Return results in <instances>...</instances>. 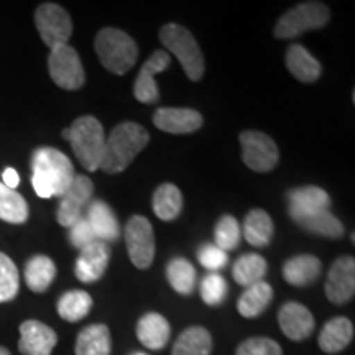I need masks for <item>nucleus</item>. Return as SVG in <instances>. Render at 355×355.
<instances>
[{
    "instance_id": "5701e85b",
    "label": "nucleus",
    "mask_w": 355,
    "mask_h": 355,
    "mask_svg": "<svg viewBox=\"0 0 355 355\" xmlns=\"http://www.w3.org/2000/svg\"><path fill=\"white\" fill-rule=\"evenodd\" d=\"M286 66L301 83H314L321 76V63L306 50L303 44H291L286 51Z\"/></svg>"
},
{
    "instance_id": "2f4dec72",
    "label": "nucleus",
    "mask_w": 355,
    "mask_h": 355,
    "mask_svg": "<svg viewBox=\"0 0 355 355\" xmlns=\"http://www.w3.org/2000/svg\"><path fill=\"white\" fill-rule=\"evenodd\" d=\"M92 308L91 295L83 290H73L64 293L60 300H58L56 309L61 319L68 322H78L89 314Z\"/></svg>"
},
{
    "instance_id": "f8f14e48",
    "label": "nucleus",
    "mask_w": 355,
    "mask_h": 355,
    "mask_svg": "<svg viewBox=\"0 0 355 355\" xmlns=\"http://www.w3.org/2000/svg\"><path fill=\"white\" fill-rule=\"evenodd\" d=\"M355 293V260L345 255L331 265L326 279V296L332 304L349 303Z\"/></svg>"
},
{
    "instance_id": "a19ab883",
    "label": "nucleus",
    "mask_w": 355,
    "mask_h": 355,
    "mask_svg": "<svg viewBox=\"0 0 355 355\" xmlns=\"http://www.w3.org/2000/svg\"><path fill=\"white\" fill-rule=\"evenodd\" d=\"M3 186H7L8 189H17V186L20 184V175L17 173V170H13V168H7L6 171H3Z\"/></svg>"
},
{
    "instance_id": "58836bf2",
    "label": "nucleus",
    "mask_w": 355,
    "mask_h": 355,
    "mask_svg": "<svg viewBox=\"0 0 355 355\" xmlns=\"http://www.w3.org/2000/svg\"><path fill=\"white\" fill-rule=\"evenodd\" d=\"M198 259L204 268L211 270V273H214L216 270H220L222 266L227 263V252L220 250L216 243H206V245L199 248Z\"/></svg>"
},
{
    "instance_id": "ddd939ff",
    "label": "nucleus",
    "mask_w": 355,
    "mask_h": 355,
    "mask_svg": "<svg viewBox=\"0 0 355 355\" xmlns=\"http://www.w3.org/2000/svg\"><path fill=\"white\" fill-rule=\"evenodd\" d=\"M170 63L171 58L165 50H157L145 61L139 76L135 79V86H133V96H135L137 101L144 102V104H153L159 99V91L155 76L168 69Z\"/></svg>"
},
{
    "instance_id": "1a4fd4ad",
    "label": "nucleus",
    "mask_w": 355,
    "mask_h": 355,
    "mask_svg": "<svg viewBox=\"0 0 355 355\" xmlns=\"http://www.w3.org/2000/svg\"><path fill=\"white\" fill-rule=\"evenodd\" d=\"M243 163L257 173H268L278 165L279 152L273 139L263 132L245 130L239 137Z\"/></svg>"
},
{
    "instance_id": "f03ea898",
    "label": "nucleus",
    "mask_w": 355,
    "mask_h": 355,
    "mask_svg": "<svg viewBox=\"0 0 355 355\" xmlns=\"http://www.w3.org/2000/svg\"><path fill=\"white\" fill-rule=\"evenodd\" d=\"M150 135L144 127L135 122H123L110 132L105 139L101 170L109 175L122 173L148 145Z\"/></svg>"
},
{
    "instance_id": "473e14b6",
    "label": "nucleus",
    "mask_w": 355,
    "mask_h": 355,
    "mask_svg": "<svg viewBox=\"0 0 355 355\" xmlns=\"http://www.w3.org/2000/svg\"><path fill=\"white\" fill-rule=\"evenodd\" d=\"M0 219L8 224H24L28 219V204L15 189H8L0 181Z\"/></svg>"
},
{
    "instance_id": "4be33fe9",
    "label": "nucleus",
    "mask_w": 355,
    "mask_h": 355,
    "mask_svg": "<svg viewBox=\"0 0 355 355\" xmlns=\"http://www.w3.org/2000/svg\"><path fill=\"white\" fill-rule=\"evenodd\" d=\"M322 265L314 255H296L283 265V278L291 286H308L321 275Z\"/></svg>"
},
{
    "instance_id": "7ed1b4c3",
    "label": "nucleus",
    "mask_w": 355,
    "mask_h": 355,
    "mask_svg": "<svg viewBox=\"0 0 355 355\" xmlns=\"http://www.w3.org/2000/svg\"><path fill=\"white\" fill-rule=\"evenodd\" d=\"M94 48L102 66L117 76L130 71L139 58L135 40L119 28L101 30L96 35Z\"/></svg>"
},
{
    "instance_id": "423d86ee",
    "label": "nucleus",
    "mask_w": 355,
    "mask_h": 355,
    "mask_svg": "<svg viewBox=\"0 0 355 355\" xmlns=\"http://www.w3.org/2000/svg\"><path fill=\"white\" fill-rule=\"evenodd\" d=\"M331 19L329 8L322 2H303L290 8L279 17L275 26V37L278 40L296 38L309 30H318L327 25Z\"/></svg>"
},
{
    "instance_id": "b1692460",
    "label": "nucleus",
    "mask_w": 355,
    "mask_h": 355,
    "mask_svg": "<svg viewBox=\"0 0 355 355\" xmlns=\"http://www.w3.org/2000/svg\"><path fill=\"white\" fill-rule=\"evenodd\" d=\"M112 340L105 324H91L79 332L76 340V355H110Z\"/></svg>"
},
{
    "instance_id": "4468645a",
    "label": "nucleus",
    "mask_w": 355,
    "mask_h": 355,
    "mask_svg": "<svg viewBox=\"0 0 355 355\" xmlns=\"http://www.w3.org/2000/svg\"><path fill=\"white\" fill-rule=\"evenodd\" d=\"M278 324L279 329L290 340H304L313 334L314 316L306 306L296 303V301H288L278 311Z\"/></svg>"
},
{
    "instance_id": "6e6552de",
    "label": "nucleus",
    "mask_w": 355,
    "mask_h": 355,
    "mask_svg": "<svg viewBox=\"0 0 355 355\" xmlns=\"http://www.w3.org/2000/svg\"><path fill=\"white\" fill-rule=\"evenodd\" d=\"M35 25L40 38L50 50L60 44H68L73 35V20L69 13L58 3H42L35 12Z\"/></svg>"
},
{
    "instance_id": "0eeeda50",
    "label": "nucleus",
    "mask_w": 355,
    "mask_h": 355,
    "mask_svg": "<svg viewBox=\"0 0 355 355\" xmlns=\"http://www.w3.org/2000/svg\"><path fill=\"white\" fill-rule=\"evenodd\" d=\"M48 71L53 83L66 91H78L86 83L81 58L69 44L53 48L48 56Z\"/></svg>"
},
{
    "instance_id": "a211bd4d",
    "label": "nucleus",
    "mask_w": 355,
    "mask_h": 355,
    "mask_svg": "<svg viewBox=\"0 0 355 355\" xmlns=\"http://www.w3.org/2000/svg\"><path fill=\"white\" fill-rule=\"evenodd\" d=\"M290 216L296 224L311 234L322 235V237L327 239H340L344 235L343 222L337 219L334 214H331L329 209L306 212L290 211Z\"/></svg>"
},
{
    "instance_id": "9b49d317",
    "label": "nucleus",
    "mask_w": 355,
    "mask_h": 355,
    "mask_svg": "<svg viewBox=\"0 0 355 355\" xmlns=\"http://www.w3.org/2000/svg\"><path fill=\"white\" fill-rule=\"evenodd\" d=\"M92 193H94V184L87 176H74L68 191L60 198V206L56 211L58 224L69 229L74 222L81 219L84 209L91 202Z\"/></svg>"
},
{
    "instance_id": "9d476101",
    "label": "nucleus",
    "mask_w": 355,
    "mask_h": 355,
    "mask_svg": "<svg viewBox=\"0 0 355 355\" xmlns=\"http://www.w3.org/2000/svg\"><path fill=\"white\" fill-rule=\"evenodd\" d=\"M125 243L132 263L139 270L150 268L155 259L152 222L144 216H132L125 225Z\"/></svg>"
},
{
    "instance_id": "bb28decb",
    "label": "nucleus",
    "mask_w": 355,
    "mask_h": 355,
    "mask_svg": "<svg viewBox=\"0 0 355 355\" xmlns=\"http://www.w3.org/2000/svg\"><path fill=\"white\" fill-rule=\"evenodd\" d=\"M212 336L201 326L188 327L173 345L171 355H211Z\"/></svg>"
},
{
    "instance_id": "37998d69",
    "label": "nucleus",
    "mask_w": 355,
    "mask_h": 355,
    "mask_svg": "<svg viewBox=\"0 0 355 355\" xmlns=\"http://www.w3.org/2000/svg\"><path fill=\"white\" fill-rule=\"evenodd\" d=\"M132 355H146V354H140V352H139V354H132Z\"/></svg>"
},
{
    "instance_id": "72a5a7b5",
    "label": "nucleus",
    "mask_w": 355,
    "mask_h": 355,
    "mask_svg": "<svg viewBox=\"0 0 355 355\" xmlns=\"http://www.w3.org/2000/svg\"><path fill=\"white\" fill-rule=\"evenodd\" d=\"M166 278L173 290L180 295L188 296L196 285V270L186 259H173L166 266Z\"/></svg>"
},
{
    "instance_id": "cd10ccee",
    "label": "nucleus",
    "mask_w": 355,
    "mask_h": 355,
    "mask_svg": "<svg viewBox=\"0 0 355 355\" xmlns=\"http://www.w3.org/2000/svg\"><path fill=\"white\" fill-rule=\"evenodd\" d=\"M243 237L254 247H266L273 237V220L263 209H252L243 220Z\"/></svg>"
},
{
    "instance_id": "ea45409f",
    "label": "nucleus",
    "mask_w": 355,
    "mask_h": 355,
    "mask_svg": "<svg viewBox=\"0 0 355 355\" xmlns=\"http://www.w3.org/2000/svg\"><path fill=\"white\" fill-rule=\"evenodd\" d=\"M96 241V235L92 232L91 225H89V222L84 216L69 227V242L76 248H79V250H83L84 247H87L89 243Z\"/></svg>"
},
{
    "instance_id": "79ce46f5",
    "label": "nucleus",
    "mask_w": 355,
    "mask_h": 355,
    "mask_svg": "<svg viewBox=\"0 0 355 355\" xmlns=\"http://www.w3.org/2000/svg\"><path fill=\"white\" fill-rule=\"evenodd\" d=\"M0 355H12L10 352H8V349H6V347H2V345H0Z\"/></svg>"
},
{
    "instance_id": "c85d7f7f",
    "label": "nucleus",
    "mask_w": 355,
    "mask_h": 355,
    "mask_svg": "<svg viewBox=\"0 0 355 355\" xmlns=\"http://www.w3.org/2000/svg\"><path fill=\"white\" fill-rule=\"evenodd\" d=\"M288 201H290L288 211L296 212L329 209L331 206L329 194L318 186H303V188L291 189L288 194Z\"/></svg>"
},
{
    "instance_id": "7c9ffc66",
    "label": "nucleus",
    "mask_w": 355,
    "mask_h": 355,
    "mask_svg": "<svg viewBox=\"0 0 355 355\" xmlns=\"http://www.w3.org/2000/svg\"><path fill=\"white\" fill-rule=\"evenodd\" d=\"M266 270H268V265H266L263 257L257 254H247L235 261L232 277L237 285L247 288L259 282H263Z\"/></svg>"
},
{
    "instance_id": "6ab92c4d",
    "label": "nucleus",
    "mask_w": 355,
    "mask_h": 355,
    "mask_svg": "<svg viewBox=\"0 0 355 355\" xmlns=\"http://www.w3.org/2000/svg\"><path fill=\"white\" fill-rule=\"evenodd\" d=\"M86 220L91 225L97 241L109 243L115 242L121 235V225H119L117 217L114 211L110 209L109 204L104 201H92L89 202L86 211Z\"/></svg>"
},
{
    "instance_id": "c756f323",
    "label": "nucleus",
    "mask_w": 355,
    "mask_h": 355,
    "mask_svg": "<svg viewBox=\"0 0 355 355\" xmlns=\"http://www.w3.org/2000/svg\"><path fill=\"white\" fill-rule=\"evenodd\" d=\"M152 206L158 219L173 220L181 214V209H183V194L178 186L165 183L158 186L155 191Z\"/></svg>"
},
{
    "instance_id": "4c0bfd02",
    "label": "nucleus",
    "mask_w": 355,
    "mask_h": 355,
    "mask_svg": "<svg viewBox=\"0 0 355 355\" xmlns=\"http://www.w3.org/2000/svg\"><path fill=\"white\" fill-rule=\"evenodd\" d=\"M235 355H283L277 340L268 337H250L235 350Z\"/></svg>"
},
{
    "instance_id": "20e7f679",
    "label": "nucleus",
    "mask_w": 355,
    "mask_h": 355,
    "mask_svg": "<svg viewBox=\"0 0 355 355\" xmlns=\"http://www.w3.org/2000/svg\"><path fill=\"white\" fill-rule=\"evenodd\" d=\"M68 130V140L78 162L87 171L99 170L105 146V135L102 123L92 115H84V117L76 119Z\"/></svg>"
},
{
    "instance_id": "39448f33",
    "label": "nucleus",
    "mask_w": 355,
    "mask_h": 355,
    "mask_svg": "<svg viewBox=\"0 0 355 355\" xmlns=\"http://www.w3.org/2000/svg\"><path fill=\"white\" fill-rule=\"evenodd\" d=\"M159 42L168 51L178 58L181 66H183L186 76L191 81H199L204 74V56L201 48L193 37V33L183 25L178 24H166L159 28Z\"/></svg>"
},
{
    "instance_id": "f3484780",
    "label": "nucleus",
    "mask_w": 355,
    "mask_h": 355,
    "mask_svg": "<svg viewBox=\"0 0 355 355\" xmlns=\"http://www.w3.org/2000/svg\"><path fill=\"white\" fill-rule=\"evenodd\" d=\"M56 343V332L46 324L35 319L20 324L19 350L24 355H51Z\"/></svg>"
},
{
    "instance_id": "393cba45",
    "label": "nucleus",
    "mask_w": 355,
    "mask_h": 355,
    "mask_svg": "<svg viewBox=\"0 0 355 355\" xmlns=\"http://www.w3.org/2000/svg\"><path fill=\"white\" fill-rule=\"evenodd\" d=\"M272 298L273 288L270 286V283L259 282L255 285L247 286L237 301L239 314L247 319L260 316L268 308V304L272 303Z\"/></svg>"
},
{
    "instance_id": "a878e982",
    "label": "nucleus",
    "mask_w": 355,
    "mask_h": 355,
    "mask_svg": "<svg viewBox=\"0 0 355 355\" xmlns=\"http://www.w3.org/2000/svg\"><path fill=\"white\" fill-rule=\"evenodd\" d=\"M56 277V265L50 257L35 255L25 265L26 286L33 293H44Z\"/></svg>"
},
{
    "instance_id": "f704fd0d",
    "label": "nucleus",
    "mask_w": 355,
    "mask_h": 355,
    "mask_svg": "<svg viewBox=\"0 0 355 355\" xmlns=\"http://www.w3.org/2000/svg\"><path fill=\"white\" fill-rule=\"evenodd\" d=\"M20 277L17 265L13 263L10 257L0 252V303L12 301L19 295Z\"/></svg>"
},
{
    "instance_id": "412c9836",
    "label": "nucleus",
    "mask_w": 355,
    "mask_h": 355,
    "mask_svg": "<svg viewBox=\"0 0 355 355\" xmlns=\"http://www.w3.org/2000/svg\"><path fill=\"white\" fill-rule=\"evenodd\" d=\"M170 322L158 313H146L137 322V337L146 349L162 350L170 340Z\"/></svg>"
},
{
    "instance_id": "c9c22d12",
    "label": "nucleus",
    "mask_w": 355,
    "mask_h": 355,
    "mask_svg": "<svg viewBox=\"0 0 355 355\" xmlns=\"http://www.w3.org/2000/svg\"><path fill=\"white\" fill-rule=\"evenodd\" d=\"M216 245L220 250L229 252L239 247L242 239V229L239 220L234 216H222L220 220L216 224Z\"/></svg>"
},
{
    "instance_id": "e433bc0d",
    "label": "nucleus",
    "mask_w": 355,
    "mask_h": 355,
    "mask_svg": "<svg viewBox=\"0 0 355 355\" xmlns=\"http://www.w3.org/2000/svg\"><path fill=\"white\" fill-rule=\"evenodd\" d=\"M227 296V283L219 273H209L202 278L201 298L207 306H219Z\"/></svg>"
},
{
    "instance_id": "f257e3e1",
    "label": "nucleus",
    "mask_w": 355,
    "mask_h": 355,
    "mask_svg": "<svg viewBox=\"0 0 355 355\" xmlns=\"http://www.w3.org/2000/svg\"><path fill=\"white\" fill-rule=\"evenodd\" d=\"M71 159L51 146L37 148L32 155V186L40 198H61L74 180Z\"/></svg>"
},
{
    "instance_id": "aec40b11",
    "label": "nucleus",
    "mask_w": 355,
    "mask_h": 355,
    "mask_svg": "<svg viewBox=\"0 0 355 355\" xmlns=\"http://www.w3.org/2000/svg\"><path fill=\"white\" fill-rule=\"evenodd\" d=\"M354 339V324L350 319L339 316L331 319L324 324L321 334L318 337V344L322 352L326 354H339Z\"/></svg>"
},
{
    "instance_id": "dca6fc26",
    "label": "nucleus",
    "mask_w": 355,
    "mask_h": 355,
    "mask_svg": "<svg viewBox=\"0 0 355 355\" xmlns=\"http://www.w3.org/2000/svg\"><path fill=\"white\" fill-rule=\"evenodd\" d=\"M110 260V248L107 243L96 241L84 247L76 260L74 273L79 282L83 283H96L102 278V275L107 270Z\"/></svg>"
},
{
    "instance_id": "2eb2a0df",
    "label": "nucleus",
    "mask_w": 355,
    "mask_h": 355,
    "mask_svg": "<svg viewBox=\"0 0 355 355\" xmlns=\"http://www.w3.org/2000/svg\"><path fill=\"white\" fill-rule=\"evenodd\" d=\"M202 115L194 109L186 107H159L153 114L155 127L162 132L184 135L202 127Z\"/></svg>"
}]
</instances>
